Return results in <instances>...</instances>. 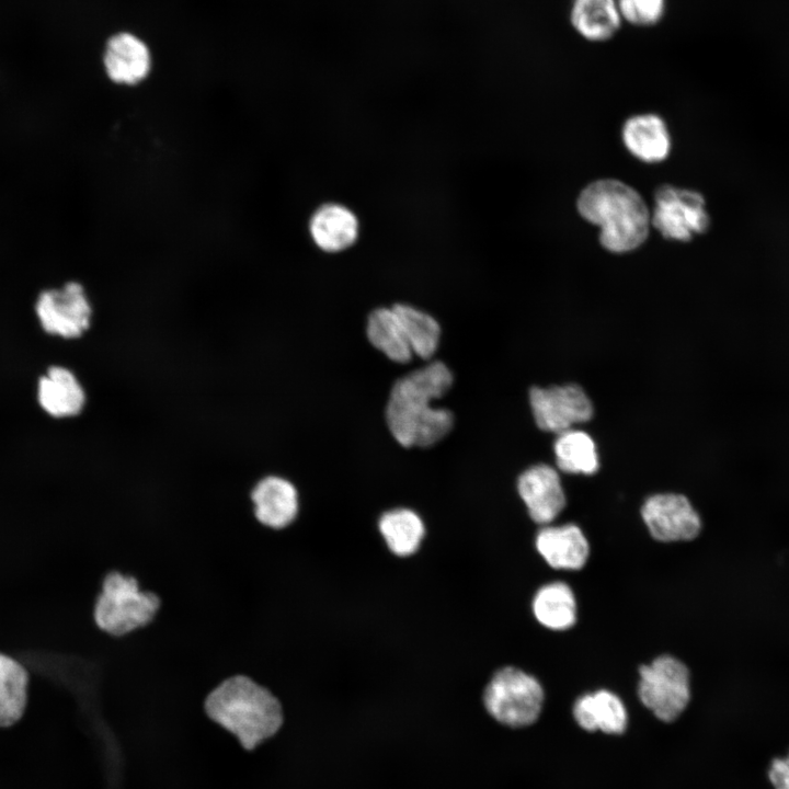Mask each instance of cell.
<instances>
[{"label": "cell", "instance_id": "3", "mask_svg": "<svg viewBox=\"0 0 789 789\" xmlns=\"http://www.w3.org/2000/svg\"><path fill=\"white\" fill-rule=\"evenodd\" d=\"M583 218L601 227L599 241L611 252H627L648 237L649 211L632 187L617 180H599L579 196Z\"/></svg>", "mask_w": 789, "mask_h": 789}, {"label": "cell", "instance_id": "6", "mask_svg": "<svg viewBox=\"0 0 789 789\" xmlns=\"http://www.w3.org/2000/svg\"><path fill=\"white\" fill-rule=\"evenodd\" d=\"M638 695L661 721H675L690 700L688 667L672 655H661L639 668Z\"/></svg>", "mask_w": 789, "mask_h": 789}, {"label": "cell", "instance_id": "15", "mask_svg": "<svg viewBox=\"0 0 789 789\" xmlns=\"http://www.w3.org/2000/svg\"><path fill=\"white\" fill-rule=\"evenodd\" d=\"M536 548L553 569L579 570L587 561L588 542L574 524L542 527L536 536Z\"/></svg>", "mask_w": 789, "mask_h": 789}, {"label": "cell", "instance_id": "7", "mask_svg": "<svg viewBox=\"0 0 789 789\" xmlns=\"http://www.w3.org/2000/svg\"><path fill=\"white\" fill-rule=\"evenodd\" d=\"M654 201L652 224L667 239L689 241L710 227L705 198L696 191L662 185Z\"/></svg>", "mask_w": 789, "mask_h": 789}, {"label": "cell", "instance_id": "20", "mask_svg": "<svg viewBox=\"0 0 789 789\" xmlns=\"http://www.w3.org/2000/svg\"><path fill=\"white\" fill-rule=\"evenodd\" d=\"M366 334L370 344L390 361L407 364L412 359L413 352L392 307H380L369 313Z\"/></svg>", "mask_w": 789, "mask_h": 789}, {"label": "cell", "instance_id": "18", "mask_svg": "<svg viewBox=\"0 0 789 789\" xmlns=\"http://www.w3.org/2000/svg\"><path fill=\"white\" fill-rule=\"evenodd\" d=\"M570 21L580 36L593 43L610 39L622 23L617 0H572Z\"/></svg>", "mask_w": 789, "mask_h": 789}, {"label": "cell", "instance_id": "9", "mask_svg": "<svg viewBox=\"0 0 789 789\" xmlns=\"http://www.w3.org/2000/svg\"><path fill=\"white\" fill-rule=\"evenodd\" d=\"M529 401L536 424L557 434L588 421L593 415L592 402L578 385L534 387Z\"/></svg>", "mask_w": 789, "mask_h": 789}, {"label": "cell", "instance_id": "8", "mask_svg": "<svg viewBox=\"0 0 789 789\" xmlns=\"http://www.w3.org/2000/svg\"><path fill=\"white\" fill-rule=\"evenodd\" d=\"M35 311L45 332L64 339L81 336L92 319L89 297L82 284L76 281L42 291Z\"/></svg>", "mask_w": 789, "mask_h": 789}, {"label": "cell", "instance_id": "10", "mask_svg": "<svg viewBox=\"0 0 789 789\" xmlns=\"http://www.w3.org/2000/svg\"><path fill=\"white\" fill-rule=\"evenodd\" d=\"M641 515L651 536L659 541L691 540L701 530L699 514L683 494H654L643 503Z\"/></svg>", "mask_w": 789, "mask_h": 789}, {"label": "cell", "instance_id": "23", "mask_svg": "<svg viewBox=\"0 0 789 789\" xmlns=\"http://www.w3.org/2000/svg\"><path fill=\"white\" fill-rule=\"evenodd\" d=\"M553 450L558 468L564 472L592 474L598 469L596 445L583 431L571 428L558 434Z\"/></svg>", "mask_w": 789, "mask_h": 789}, {"label": "cell", "instance_id": "24", "mask_svg": "<svg viewBox=\"0 0 789 789\" xmlns=\"http://www.w3.org/2000/svg\"><path fill=\"white\" fill-rule=\"evenodd\" d=\"M27 698V673L14 659L0 653V727L23 714Z\"/></svg>", "mask_w": 789, "mask_h": 789}, {"label": "cell", "instance_id": "16", "mask_svg": "<svg viewBox=\"0 0 789 789\" xmlns=\"http://www.w3.org/2000/svg\"><path fill=\"white\" fill-rule=\"evenodd\" d=\"M37 400L50 416L71 418L82 411L85 392L71 370L62 366H52L38 380Z\"/></svg>", "mask_w": 789, "mask_h": 789}, {"label": "cell", "instance_id": "22", "mask_svg": "<svg viewBox=\"0 0 789 789\" xmlns=\"http://www.w3.org/2000/svg\"><path fill=\"white\" fill-rule=\"evenodd\" d=\"M378 526L390 551L399 557L414 553L425 533L421 517L414 511L403 507L384 513Z\"/></svg>", "mask_w": 789, "mask_h": 789}, {"label": "cell", "instance_id": "13", "mask_svg": "<svg viewBox=\"0 0 789 789\" xmlns=\"http://www.w3.org/2000/svg\"><path fill=\"white\" fill-rule=\"evenodd\" d=\"M517 489L529 516L538 524L551 523L565 506L560 477L549 465L538 464L526 469L518 478Z\"/></svg>", "mask_w": 789, "mask_h": 789}, {"label": "cell", "instance_id": "5", "mask_svg": "<svg viewBox=\"0 0 789 789\" xmlns=\"http://www.w3.org/2000/svg\"><path fill=\"white\" fill-rule=\"evenodd\" d=\"M544 699L540 683L513 666L495 672L483 693L487 711L496 721L511 728L533 724L541 712Z\"/></svg>", "mask_w": 789, "mask_h": 789}, {"label": "cell", "instance_id": "14", "mask_svg": "<svg viewBox=\"0 0 789 789\" xmlns=\"http://www.w3.org/2000/svg\"><path fill=\"white\" fill-rule=\"evenodd\" d=\"M308 230L313 243L329 253L341 252L355 243L359 224L347 207L328 203L319 206L310 216Z\"/></svg>", "mask_w": 789, "mask_h": 789}, {"label": "cell", "instance_id": "1", "mask_svg": "<svg viewBox=\"0 0 789 789\" xmlns=\"http://www.w3.org/2000/svg\"><path fill=\"white\" fill-rule=\"evenodd\" d=\"M453 379L447 365L434 361L395 382L386 407V421L401 446L430 447L450 432L453 413L433 408L431 403L450 389Z\"/></svg>", "mask_w": 789, "mask_h": 789}, {"label": "cell", "instance_id": "12", "mask_svg": "<svg viewBox=\"0 0 789 789\" xmlns=\"http://www.w3.org/2000/svg\"><path fill=\"white\" fill-rule=\"evenodd\" d=\"M250 502L255 522L272 530L288 527L299 512L296 487L278 476H267L258 481L250 492Z\"/></svg>", "mask_w": 789, "mask_h": 789}, {"label": "cell", "instance_id": "25", "mask_svg": "<svg viewBox=\"0 0 789 789\" xmlns=\"http://www.w3.org/2000/svg\"><path fill=\"white\" fill-rule=\"evenodd\" d=\"M413 355L430 359L437 351L441 338L438 322L428 313L407 304L393 307Z\"/></svg>", "mask_w": 789, "mask_h": 789}, {"label": "cell", "instance_id": "4", "mask_svg": "<svg viewBox=\"0 0 789 789\" xmlns=\"http://www.w3.org/2000/svg\"><path fill=\"white\" fill-rule=\"evenodd\" d=\"M160 607V596L144 588L135 575L111 570L102 579L92 618L101 632L122 638L150 625Z\"/></svg>", "mask_w": 789, "mask_h": 789}, {"label": "cell", "instance_id": "21", "mask_svg": "<svg viewBox=\"0 0 789 789\" xmlns=\"http://www.w3.org/2000/svg\"><path fill=\"white\" fill-rule=\"evenodd\" d=\"M536 619L552 630H567L576 621V602L571 587L563 582L541 586L534 596Z\"/></svg>", "mask_w": 789, "mask_h": 789}, {"label": "cell", "instance_id": "27", "mask_svg": "<svg viewBox=\"0 0 789 789\" xmlns=\"http://www.w3.org/2000/svg\"><path fill=\"white\" fill-rule=\"evenodd\" d=\"M768 778L775 789H789V754L770 763Z\"/></svg>", "mask_w": 789, "mask_h": 789}, {"label": "cell", "instance_id": "2", "mask_svg": "<svg viewBox=\"0 0 789 789\" xmlns=\"http://www.w3.org/2000/svg\"><path fill=\"white\" fill-rule=\"evenodd\" d=\"M204 710L248 750L271 737L283 723L278 698L244 674L228 676L216 685L204 699Z\"/></svg>", "mask_w": 789, "mask_h": 789}, {"label": "cell", "instance_id": "11", "mask_svg": "<svg viewBox=\"0 0 789 789\" xmlns=\"http://www.w3.org/2000/svg\"><path fill=\"white\" fill-rule=\"evenodd\" d=\"M108 80L121 87H136L149 77L152 57L147 44L138 36L121 32L106 43L103 55Z\"/></svg>", "mask_w": 789, "mask_h": 789}, {"label": "cell", "instance_id": "19", "mask_svg": "<svg viewBox=\"0 0 789 789\" xmlns=\"http://www.w3.org/2000/svg\"><path fill=\"white\" fill-rule=\"evenodd\" d=\"M622 137L629 151L647 162L661 161L670 151L667 129L656 115L647 114L629 118L624 126Z\"/></svg>", "mask_w": 789, "mask_h": 789}, {"label": "cell", "instance_id": "26", "mask_svg": "<svg viewBox=\"0 0 789 789\" xmlns=\"http://www.w3.org/2000/svg\"><path fill=\"white\" fill-rule=\"evenodd\" d=\"M622 21L634 26L658 24L665 12V0H617Z\"/></svg>", "mask_w": 789, "mask_h": 789}, {"label": "cell", "instance_id": "17", "mask_svg": "<svg viewBox=\"0 0 789 789\" xmlns=\"http://www.w3.org/2000/svg\"><path fill=\"white\" fill-rule=\"evenodd\" d=\"M572 712L576 723L588 732L621 734L628 723L627 709L622 700L606 689L579 697Z\"/></svg>", "mask_w": 789, "mask_h": 789}]
</instances>
